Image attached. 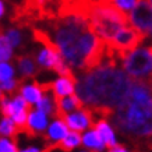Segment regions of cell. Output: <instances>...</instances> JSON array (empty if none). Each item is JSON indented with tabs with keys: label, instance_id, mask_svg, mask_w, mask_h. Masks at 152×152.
Wrapping results in <instances>:
<instances>
[{
	"label": "cell",
	"instance_id": "1",
	"mask_svg": "<svg viewBox=\"0 0 152 152\" xmlns=\"http://www.w3.org/2000/svg\"><path fill=\"white\" fill-rule=\"evenodd\" d=\"M45 31L71 70L88 71L109 57L107 46L85 17L64 15L49 20V28Z\"/></svg>",
	"mask_w": 152,
	"mask_h": 152
},
{
	"label": "cell",
	"instance_id": "2",
	"mask_svg": "<svg viewBox=\"0 0 152 152\" xmlns=\"http://www.w3.org/2000/svg\"><path fill=\"white\" fill-rule=\"evenodd\" d=\"M133 83L123 67L116 64V59H106L99 66L80 75L75 94L85 107L113 112L124 102Z\"/></svg>",
	"mask_w": 152,
	"mask_h": 152
},
{
	"label": "cell",
	"instance_id": "3",
	"mask_svg": "<svg viewBox=\"0 0 152 152\" xmlns=\"http://www.w3.org/2000/svg\"><path fill=\"white\" fill-rule=\"evenodd\" d=\"M112 121L124 135L152 137V87L148 81H134L124 102L112 112Z\"/></svg>",
	"mask_w": 152,
	"mask_h": 152
},
{
	"label": "cell",
	"instance_id": "4",
	"mask_svg": "<svg viewBox=\"0 0 152 152\" xmlns=\"http://www.w3.org/2000/svg\"><path fill=\"white\" fill-rule=\"evenodd\" d=\"M89 23L105 45H107L123 27L130 25L129 15L120 11L109 0H98L94 3L89 14Z\"/></svg>",
	"mask_w": 152,
	"mask_h": 152
},
{
	"label": "cell",
	"instance_id": "5",
	"mask_svg": "<svg viewBox=\"0 0 152 152\" xmlns=\"http://www.w3.org/2000/svg\"><path fill=\"white\" fill-rule=\"evenodd\" d=\"M121 67L133 81L152 78V46H138L120 57Z\"/></svg>",
	"mask_w": 152,
	"mask_h": 152
},
{
	"label": "cell",
	"instance_id": "6",
	"mask_svg": "<svg viewBox=\"0 0 152 152\" xmlns=\"http://www.w3.org/2000/svg\"><path fill=\"white\" fill-rule=\"evenodd\" d=\"M29 110H31V105L20 94L13 95V96H7V95L1 96V113H3V116L13 119L14 123L20 129H25Z\"/></svg>",
	"mask_w": 152,
	"mask_h": 152
},
{
	"label": "cell",
	"instance_id": "7",
	"mask_svg": "<svg viewBox=\"0 0 152 152\" xmlns=\"http://www.w3.org/2000/svg\"><path fill=\"white\" fill-rule=\"evenodd\" d=\"M129 24L130 27L148 37L152 29V4L148 0H141L129 14Z\"/></svg>",
	"mask_w": 152,
	"mask_h": 152
},
{
	"label": "cell",
	"instance_id": "8",
	"mask_svg": "<svg viewBox=\"0 0 152 152\" xmlns=\"http://www.w3.org/2000/svg\"><path fill=\"white\" fill-rule=\"evenodd\" d=\"M63 119L66 120V123L69 126V129L71 131H77V133H85L87 130L92 129L95 121H94V115L89 107H80L77 110L71 112L69 115L63 116Z\"/></svg>",
	"mask_w": 152,
	"mask_h": 152
},
{
	"label": "cell",
	"instance_id": "9",
	"mask_svg": "<svg viewBox=\"0 0 152 152\" xmlns=\"http://www.w3.org/2000/svg\"><path fill=\"white\" fill-rule=\"evenodd\" d=\"M49 124H50V116L38 110L37 107H32L29 110V115H28L25 130L32 135H41V134L46 133Z\"/></svg>",
	"mask_w": 152,
	"mask_h": 152
},
{
	"label": "cell",
	"instance_id": "10",
	"mask_svg": "<svg viewBox=\"0 0 152 152\" xmlns=\"http://www.w3.org/2000/svg\"><path fill=\"white\" fill-rule=\"evenodd\" d=\"M48 88H50L52 94L57 99L74 95L77 91V80L74 75H59L55 81H52Z\"/></svg>",
	"mask_w": 152,
	"mask_h": 152
},
{
	"label": "cell",
	"instance_id": "11",
	"mask_svg": "<svg viewBox=\"0 0 152 152\" xmlns=\"http://www.w3.org/2000/svg\"><path fill=\"white\" fill-rule=\"evenodd\" d=\"M69 133L70 129L66 123V120L61 116H56L50 120V124H49L46 133H45V138L52 145H60Z\"/></svg>",
	"mask_w": 152,
	"mask_h": 152
},
{
	"label": "cell",
	"instance_id": "12",
	"mask_svg": "<svg viewBox=\"0 0 152 152\" xmlns=\"http://www.w3.org/2000/svg\"><path fill=\"white\" fill-rule=\"evenodd\" d=\"M94 129L98 131L99 137L102 141L107 145V148H113L116 145H119V140H117V129L115 127L113 123H110L107 119L101 117L95 121Z\"/></svg>",
	"mask_w": 152,
	"mask_h": 152
},
{
	"label": "cell",
	"instance_id": "13",
	"mask_svg": "<svg viewBox=\"0 0 152 152\" xmlns=\"http://www.w3.org/2000/svg\"><path fill=\"white\" fill-rule=\"evenodd\" d=\"M45 92H46V87L39 83H35V81H32V83H23L18 89L20 95L34 107L42 99Z\"/></svg>",
	"mask_w": 152,
	"mask_h": 152
},
{
	"label": "cell",
	"instance_id": "14",
	"mask_svg": "<svg viewBox=\"0 0 152 152\" xmlns=\"http://www.w3.org/2000/svg\"><path fill=\"white\" fill-rule=\"evenodd\" d=\"M83 148L89 152H105L107 145L102 141L98 131L92 127L83 133Z\"/></svg>",
	"mask_w": 152,
	"mask_h": 152
},
{
	"label": "cell",
	"instance_id": "15",
	"mask_svg": "<svg viewBox=\"0 0 152 152\" xmlns=\"http://www.w3.org/2000/svg\"><path fill=\"white\" fill-rule=\"evenodd\" d=\"M17 61V71L23 78H29L37 74V60H34L28 55H20L15 57Z\"/></svg>",
	"mask_w": 152,
	"mask_h": 152
},
{
	"label": "cell",
	"instance_id": "16",
	"mask_svg": "<svg viewBox=\"0 0 152 152\" xmlns=\"http://www.w3.org/2000/svg\"><path fill=\"white\" fill-rule=\"evenodd\" d=\"M83 102H81V99L78 98L77 94L57 99V110H59V116H61V117L74 110H77L80 107H83Z\"/></svg>",
	"mask_w": 152,
	"mask_h": 152
},
{
	"label": "cell",
	"instance_id": "17",
	"mask_svg": "<svg viewBox=\"0 0 152 152\" xmlns=\"http://www.w3.org/2000/svg\"><path fill=\"white\" fill-rule=\"evenodd\" d=\"M38 110L46 113L50 117H56L59 116V110H57V98L53 94H48L45 92V95L42 96V99L35 105Z\"/></svg>",
	"mask_w": 152,
	"mask_h": 152
},
{
	"label": "cell",
	"instance_id": "18",
	"mask_svg": "<svg viewBox=\"0 0 152 152\" xmlns=\"http://www.w3.org/2000/svg\"><path fill=\"white\" fill-rule=\"evenodd\" d=\"M59 147L64 152L77 151V149H80V147H83V134L70 130V133L66 135V138L61 141Z\"/></svg>",
	"mask_w": 152,
	"mask_h": 152
},
{
	"label": "cell",
	"instance_id": "19",
	"mask_svg": "<svg viewBox=\"0 0 152 152\" xmlns=\"http://www.w3.org/2000/svg\"><path fill=\"white\" fill-rule=\"evenodd\" d=\"M20 127L14 123L13 119H10L7 116H3L0 120V135L6 138H14L18 133Z\"/></svg>",
	"mask_w": 152,
	"mask_h": 152
},
{
	"label": "cell",
	"instance_id": "20",
	"mask_svg": "<svg viewBox=\"0 0 152 152\" xmlns=\"http://www.w3.org/2000/svg\"><path fill=\"white\" fill-rule=\"evenodd\" d=\"M3 35H4V38L7 39V42H9L10 45L14 48H20L21 46V42H23V35H21V32H20L17 28H7L6 29V32H3Z\"/></svg>",
	"mask_w": 152,
	"mask_h": 152
},
{
	"label": "cell",
	"instance_id": "21",
	"mask_svg": "<svg viewBox=\"0 0 152 152\" xmlns=\"http://www.w3.org/2000/svg\"><path fill=\"white\" fill-rule=\"evenodd\" d=\"M109 1H110L113 6H116L120 11H123V13H126L129 15V14L137 7V4H138L141 0H109Z\"/></svg>",
	"mask_w": 152,
	"mask_h": 152
},
{
	"label": "cell",
	"instance_id": "22",
	"mask_svg": "<svg viewBox=\"0 0 152 152\" xmlns=\"http://www.w3.org/2000/svg\"><path fill=\"white\" fill-rule=\"evenodd\" d=\"M0 59L1 61H10L13 59V46L7 42L4 35L0 38Z\"/></svg>",
	"mask_w": 152,
	"mask_h": 152
},
{
	"label": "cell",
	"instance_id": "23",
	"mask_svg": "<svg viewBox=\"0 0 152 152\" xmlns=\"http://www.w3.org/2000/svg\"><path fill=\"white\" fill-rule=\"evenodd\" d=\"M15 75V70L9 61H1L0 63V83L1 81H9L13 80Z\"/></svg>",
	"mask_w": 152,
	"mask_h": 152
},
{
	"label": "cell",
	"instance_id": "24",
	"mask_svg": "<svg viewBox=\"0 0 152 152\" xmlns=\"http://www.w3.org/2000/svg\"><path fill=\"white\" fill-rule=\"evenodd\" d=\"M20 87H21V84L15 78L9 80V81H1V83H0V89H1V94H3V95H10V94L15 92L17 89H20Z\"/></svg>",
	"mask_w": 152,
	"mask_h": 152
},
{
	"label": "cell",
	"instance_id": "25",
	"mask_svg": "<svg viewBox=\"0 0 152 152\" xmlns=\"http://www.w3.org/2000/svg\"><path fill=\"white\" fill-rule=\"evenodd\" d=\"M20 148L13 138L0 137V152H18Z\"/></svg>",
	"mask_w": 152,
	"mask_h": 152
},
{
	"label": "cell",
	"instance_id": "26",
	"mask_svg": "<svg viewBox=\"0 0 152 152\" xmlns=\"http://www.w3.org/2000/svg\"><path fill=\"white\" fill-rule=\"evenodd\" d=\"M18 152H45L42 145H37V144H29L25 147H21Z\"/></svg>",
	"mask_w": 152,
	"mask_h": 152
},
{
	"label": "cell",
	"instance_id": "27",
	"mask_svg": "<svg viewBox=\"0 0 152 152\" xmlns=\"http://www.w3.org/2000/svg\"><path fill=\"white\" fill-rule=\"evenodd\" d=\"M107 152H133V151L129 149V148L123 147V145H116V147H113V148H109Z\"/></svg>",
	"mask_w": 152,
	"mask_h": 152
},
{
	"label": "cell",
	"instance_id": "28",
	"mask_svg": "<svg viewBox=\"0 0 152 152\" xmlns=\"http://www.w3.org/2000/svg\"><path fill=\"white\" fill-rule=\"evenodd\" d=\"M4 14H6V3L4 0H1L0 1V17H4Z\"/></svg>",
	"mask_w": 152,
	"mask_h": 152
},
{
	"label": "cell",
	"instance_id": "29",
	"mask_svg": "<svg viewBox=\"0 0 152 152\" xmlns=\"http://www.w3.org/2000/svg\"><path fill=\"white\" fill-rule=\"evenodd\" d=\"M75 152H89V151H87V149H84V148H81V149H77Z\"/></svg>",
	"mask_w": 152,
	"mask_h": 152
},
{
	"label": "cell",
	"instance_id": "30",
	"mask_svg": "<svg viewBox=\"0 0 152 152\" xmlns=\"http://www.w3.org/2000/svg\"><path fill=\"white\" fill-rule=\"evenodd\" d=\"M148 37H149V38H151V39H152V29H151V32L148 34Z\"/></svg>",
	"mask_w": 152,
	"mask_h": 152
},
{
	"label": "cell",
	"instance_id": "31",
	"mask_svg": "<svg viewBox=\"0 0 152 152\" xmlns=\"http://www.w3.org/2000/svg\"><path fill=\"white\" fill-rule=\"evenodd\" d=\"M148 1H149V3H151V4H152V0H148Z\"/></svg>",
	"mask_w": 152,
	"mask_h": 152
}]
</instances>
